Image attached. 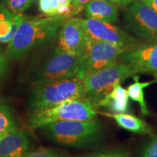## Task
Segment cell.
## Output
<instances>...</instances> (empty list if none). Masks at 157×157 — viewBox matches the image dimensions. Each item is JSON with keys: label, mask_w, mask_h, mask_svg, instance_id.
<instances>
[{"label": "cell", "mask_w": 157, "mask_h": 157, "mask_svg": "<svg viewBox=\"0 0 157 157\" xmlns=\"http://www.w3.org/2000/svg\"><path fill=\"white\" fill-rule=\"evenodd\" d=\"M68 18L65 15L27 17L8 43L7 56L17 59L31 49L52 41L58 36L63 23Z\"/></svg>", "instance_id": "6da1fadb"}, {"label": "cell", "mask_w": 157, "mask_h": 157, "mask_svg": "<svg viewBox=\"0 0 157 157\" xmlns=\"http://www.w3.org/2000/svg\"><path fill=\"white\" fill-rule=\"evenodd\" d=\"M52 142L74 148H89L103 140V127L100 121H60L50 123L40 128Z\"/></svg>", "instance_id": "7a4b0ae2"}, {"label": "cell", "mask_w": 157, "mask_h": 157, "mask_svg": "<svg viewBox=\"0 0 157 157\" xmlns=\"http://www.w3.org/2000/svg\"><path fill=\"white\" fill-rule=\"evenodd\" d=\"M80 56L66 53L57 48L45 52L32 60L27 72V79L31 84L78 77Z\"/></svg>", "instance_id": "3957f363"}, {"label": "cell", "mask_w": 157, "mask_h": 157, "mask_svg": "<svg viewBox=\"0 0 157 157\" xmlns=\"http://www.w3.org/2000/svg\"><path fill=\"white\" fill-rule=\"evenodd\" d=\"M97 114L95 103L83 97L55 106L31 110L27 117V124L31 129H38L60 121L95 120Z\"/></svg>", "instance_id": "277c9868"}, {"label": "cell", "mask_w": 157, "mask_h": 157, "mask_svg": "<svg viewBox=\"0 0 157 157\" xmlns=\"http://www.w3.org/2000/svg\"><path fill=\"white\" fill-rule=\"evenodd\" d=\"M85 97L82 78L72 77L34 85L29 98L31 110L43 109Z\"/></svg>", "instance_id": "5b68a950"}, {"label": "cell", "mask_w": 157, "mask_h": 157, "mask_svg": "<svg viewBox=\"0 0 157 157\" xmlns=\"http://www.w3.org/2000/svg\"><path fill=\"white\" fill-rule=\"evenodd\" d=\"M136 71L128 64L117 62L82 78L85 97L97 103L112 90L115 84L131 77ZM97 108V107H96Z\"/></svg>", "instance_id": "8992f818"}, {"label": "cell", "mask_w": 157, "mask_h": 157, "mask_svg": "<svg viewBox=\"0 0 157 157\" xmlns=\"http://www.w3.org/2000/svg\"><path fill=\"white\" fill-rule=\"evenodd\" d=\"M127 51L110 43L87 39L85 48L80 56L78 78H83L90 74L111 66L119 60V57Z\"/></svg>", "instance_id": "52a82bcc"}, {"label": "cell", "mask_w": 157, "mask_h": 157, "mask_svg": "<svg viewBox=\"0 0 157 157\" xmlns=\"http://www.w3.org/2000/svg\"><path fill=\"white\" fill-rule=\"evenodd\" d=\"M128 31L146 42H157V13L140 0H135L124 13Z\"/></svg>", "instance_id": "ba28073f"}, {"label": "cell", "mask_w": 157, "mask_h": 157, "mask_svg": "<svg viewBox=\"0 0 157 157\" xmlns=\"http://www.w3.org/2000/svg\"><path fill=\"white\" fill-rule=\"evenodd\" d=\"M80 23L90 39L117 45L127 51L141 45L136 39L111 23L93 18L80 19Z\"/></svg>", "instance_id": "9c48e42d"}, {"label": "cell", "mask_w": 157, "mask_h": 157, "mask_svg": "<svg viewBox=\"0 0 157 157\" xmlns=\"http://www.w3.org/2000/svg\"><path fill=\"white\" fill-rule=\"evenodd\" d=\"M57 48L66 53L81 56L87 36L82 29L80 19L69 17L63 23L57 36Z\"/></svg>", "instance_id": "30bf717a"}, {"label": "cell", "mask_w": 157, "mask_h": 157, "mask_svg": "<svg viewBox=\"0 0 157 157\" xmlns=\"http://www.w3.org/2000/svg\"><path fill=\"white\" fill-rule=\"evenodd\" d=\"M119 60L129 65L137 74H157V42L126 51L119 56Z\"/></svg>", "instance_id": "8fae6325"}, {"label": "cell", "mask_w": 157, "mask_h": 157, "mask_svg": "<svg viewBox=\"0 0 157 157\" xmlns=\"http://www.w3.org/2000/svg\"><path fill=\"white\" fill-rule=\"evenodd\" d=\"M29 138L25 131L17 130L0 139V157H25L29 152Z\"/></svg>", "instance_id": "7c38bea8"}, {"label": "cell", "mask_w": 157, "mask_h": 157, "mask_svg": "<svg viewBox=\"0 0 157 157\" xmlns=\"http://www.w3.org/2000/svg\"><path fill=\"white\" fill-rule=\"evenodd\" d=\"M87 18H93L116 23L119 21L117 6L111 0H91L84 7Z\"/></svg>", "instance_id": "4fadbf2b"}, {"label": "cell", "mask_w": 157, "mask_h": 157, "mask_svg": "<svg viewBox=\"0 0 157 157\" xmlns=\"http://www.w3.org/2000/svg\"><path fill=\"white\" fill-rule=\"evenodd\" d=\"M129 98L127 90L118 83L98 102L96 107L105 108L113 113H125L129 108Z\"/></svg>", "instance_id": "5bb4252c"}, {"label": "cell", "mask_w": 157, "mask_h": 157, "mask_svg": "<svg viewBox=\"0 0 157 157\" xmlns=\"http://www.w3.org/2000/svg\"><path fill=\"white\" fill-rule=\"evenodd\" d=\"M27 16L22 13L15 14L2 5L0 13V43H9L14 37L20 25Z\"/></svg>", "instance_id": "9a60e30c"}, {"label": "cell", "mask_w": 157, "mask_h": 157, "mask_svg": "<svg viewBox=\"0 0 157 157\" xmlns=\"http://www.w3.org/2000/svg\"><path fill=\"white\" fill-rule=\"evenodd\" d=\"M112 118L121 128L137 134L152 135V128L143 119L126 113H100Z\"/></svg>", "instance_id": "2e32d148"}, {"label": "cell", "mask_w": 157, "mask_h": 157, "mask_svg": "<svg viewBox=\"0 0 157 157\" xmlns=\"http://www.w3.org/2000/svg\"><path fill=\"white\" fill-rule=\"evenodd\" d=\"M132 77L134 79V83L130 84L127 90L129 95V98H131L132 101L137 102L140 105V111L143 115H148L149 111L148 109V106H147L146 102L145 101L144 91H143V90L148 87V86L156 82V80L141 82L139 80V78H140L139 76L136 75V74L133 75Z\"/></svg>", "instance_id": "e0dca14e"}, {"label": "cell", "mask_w": 157, "mask_h": 157, "mask_svg": "<svg viewBox=\"0 0 157 157\" xmlns=\"http://www.w3.org/2000/svg\"><path fill=\"white\" fill-rule=\"evenodd\" d=\"M18 129V122L12 109L5 104L0 103V137Z\"/></svg>", "instance_id": "ac0fdd59"}, {"label": "cell", "mask_w": 157, "mask_h": 157, "mask_svg": "<svg viewBox=\"0 0 157 157\" xmlns=\"http://www.w3.org/2000/svg\"><path fill=\"white\" fill-rule=\"evenodd\" d=\"M81 157H130V152L127 149L114 148L104 151L93 153Z\"/></svg>", "instance_id": "d6986e66"}, {"label": "cell", "mask_w": 157, "mask_h": 157, "mask_svg": "<svg viewBox=\"0 0 157 157\" xmlns=\"http://www.w3.org/2000/svg\"><path fill=\"white\" fill-rule=\"evenodd\" d=\"M25 157H71L59 151L50 148H39L28 152Z\"/></svg>", "instance_id": "ffe728a7"}, {"label": "cell", "mask_w": 157, "mask_h": 157, "mask_svg": "<svg viewBox=\"0 0 157 157\" xmlns=\"http://www.w3.org/2000/svg\"><path fill=\"white\" fill-rule=\"evenodd\" d=\"M32 0H6L10 11L15 14L22 13L30 7Z\"/></svg>", "instance_id": "44dd1931"}, {"label": "cell", "mask_w": 157, "mask_h": 157, "mask_svg": "<svg viewBox=\"0 0 157 157\" xmlns=\"http://www.w3.org/2000/svg\"><path fill=\"white\" fill-rule=\"evenodd\" d=\"M141 157H157V135L145 146Z\"/></svg>", "instance_id": "7402d4cb"}, {"label": "cell", "mask_w": 157, "mask_h": 157, "mask_svg": "<svg viewBox=\"0 0 157 157\" xmlns=\"http://www.w3.org/2000/svg\"><path fill=\"white\" fill-rule=\"evenodd\" d=\"M91 0H72V16L77 15Z\"/></svg>", "instance_id": "603a6c76"}, {"label": "cell", "mask_w": 157, "mask_h": 157, "mask_svg": "<svg viewBox=\"0 0 157 157\" xmlns=\"http://www.w3.org/2000/svg\"><path fill=\"white\" fill-rule=\"evenodd\" d=\"M8 59L6 55L0 49V78L3 77L8 71Z\"/></svg>", "instance_id": "cb8c5ba5"}, {"label": "cell", "mask_w": 157, "mask_h": 157, "mask_svg": "<svg viewBox=\"0 0 157 157\" xmlns=\"http://www.w3.org/2000/svg\"><path fill=\"white\" fill-rule=\"evenodd\" d=\"M39 10L44 15L51 16L52 14L51 0H39Z\"/></svg>", "instance_id": "d4e9b609"}, {"label": "cell", "mask_w": 157, "mask_h": 157, "mask_svg": "<svg viewBox=\"0 0 157 157\" xmlns=\"http://www.w3.org/2000/svg\"><path fill=\"white\" fill-rule=\"evenodd\" d=\"M60 7L59 0H51V7H52V14L51 16H57L58 15V10Z\"/></svg>", "instance_id": "484cf974"}, {"label": "cell", "mask_w": 157, "mask_h": 157, "mask_svg": "<svg viewBox=\"0 0 157 157\" xmlns=\"http://www.w3.org/2000/svg\"><path fill=\"white\" fill-rule=\"evenodd\" d=\"M113 3H114L117 7H127L130 5L132 2H134L135 0H111Z\"/></svg>", "instance_id": "4316f807"}, {"label": "cell", "mask_w": 157, "mask_h": 157, "mask_svg": "<svg viewBox=\"0 0 157 157\" xmlns=\"http://www.w3.org/2000/svg\"><path fill=\"white\" fill-rule=\"evenodd\" d=\"M140 1H142L143 2L146 4L150 7H151L157 13V0H140Z\"/></svg>", "instance_id": "83f0119b"}, {"label": "cell", "mask_w": 157, "mask_h": 157, "mask_svg": "<svg viewBox=\"0 0 157 157\" xmlns=\"http://www.w3.org/2000/svg\"><path fill=\"white\" fill-rule=\"evenodd\" d=\"M60 6H65V7H69L71 5L72 0H59Z\"/></svg>", "instance_id": "f1b7e54d"}, {"label": "cell", "mask_w": 157, "mask_h": 157, "mask_svg": "<svg viewBox=\"0 0 157 157\" xmlns=\"http://www.w3.org/2000/svg\"><path fill=\"white\" fill-rule=\"evenodd\" d=\"M2 5H0V13H1V11H2Z\"/></svg>", "instance_id": "f546056e"}, {"label": "cell", "mask_w": 157, "mask_h": 157, "mask_svg": "<svg viewBox=\"0 0 157 157\" xmlns=\"http://www.w3.org/2000/svg\"><path fill=\"white\" fill-rule=\"evenodd\" d=\"M1 138H2V137H0V139H1Z\"/></svg>", "instance_id": "4dcf8cb0"}]
</instances>
